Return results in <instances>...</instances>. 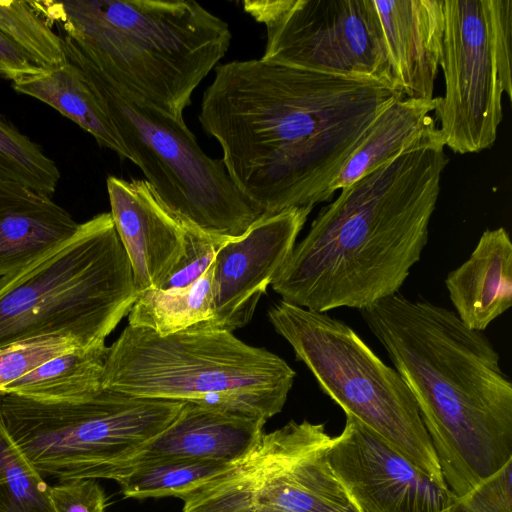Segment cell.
Returning <instances> with one entry per match:
<instances>
[{"mask_svg":"<svg viewBox=\"0 0 512 512\" xmlns=\"http://www.w3.org/2000/svg\"><path fill=\"white\" fill-rule=\"evenodd\" d=\"M402 97L373 78L234 60L215 67L198 120L241 193L271 215L330 200L376 118Z\"/></svg>","mask_w":512,"mask_h":512,"instance_id":"6da1fadb","label":"cell"},{"mask_svg":"<svg viewBox=\"0 0 512 512\" xmlns=\"http://www.w3.org/2000/svg\"><path fill=\"white\" fill-rule=\"evenodd\" d=\"M438 127L340 190L273 279L283 301L318 312L399 293L428 242L449 162Z\"/></svg>","mask_w":512,"mask_h":512,"instance_id":"7a4b0ae2","label":"cell"},{"mask_svg":"<svg viewBox=\"0 0 512 512\" xmlns=\"http://www.w3.org/2000/svg\"><path fill=\"white\" fill-rule=\"evenodd\" d=\"M359 312L410 389L456 497L512 459V383L482 332L400 292Z\"/></svg>","mask_w":512,"mask_h":512,"instance_id":"3957f363","label":"cell"},{"mask_svg":"<svg viewBox=\"0 0 512 512\" xmlns=\"http://www.w3.org/2000/svg\"><path fill=\"white\" fill-rule=\"evenodd\" d=\"M104 72L176 119L229 50V25L190 0L32 1Z\"/></svg>","mask_w":512,"mask_h":512,"instance_id":"277c9868","label":"cell"},{"mask_svg":"<svg viewBox=\"0 0 512 512\" xmlns=\"http://www.w3.org/2000/svg\"><path fill=\"white\" fill-rule=\"evenodd\" d=\"M296 377L278 355L233 332L191 327L160 336L127 325L108 347L101 385L135 397L195 402L266 420Z\"/></svg>","mask_w":512,"mask_h":512,"instance_id":"5b68a950","label":"cell"},{"mask_svg":"<svg viewBox=\"0 0 512 512\" xmlns=\"http://www.w3.org/2000/svg\"><path fill=\"white\" fill-rule=\"evenodd\" d=\"M138 292L110 212L21 269L0 277V347L69 336L81 348L105 345Z\"/></svg>","mask_w":512,"mask_h":512,"instance_id":"8992f818","label":"cell"},{"mask_svg":"<svg viewBox=\"0 0 512 512\" xmlns=\"http://www.w3.org/2000/svg\"><path fill=\"white\" fill-rule=\"evenodd\" d=\"M67 60L97 91L123 145L162 204L184 225L236 238L264 215L238 189L221 160L199 146L184 122L152 105L63 36Z\"/></svg>","mask_w":512,"mask_h":512,"instance_id":"52a82bcc","label":"cell"},{"mask_svg":"<svg viewBox=\"0 0 512 512\" xmlns=\"http://www.w3.org/2000/svg\"><path fill=\"white\" fill-rule=\"evenodd\" d=\"M268 319L345 415L447 486L410 389L352 327L283 300L270 307Z\"/></svg>","mask_w":512,"mask_h":512,"instance_id":"ba28073f","label":"cell"},{"mask_svg":"<svg viewBox=\"0 0 512 512\" xmlns=\"http://www.w3.org/2000/svg\"><path fill=\"white\" fill-rule=\"evenodd\" d=\"M184 404L104 388L74 402L0 394V414L13 441L42 477L59 482L115 481L122 466L165 430Z\"/></svg>","mask_w":512,"mask_h":512,"instance_id":"9c48e42d","label":"cell"},{"mask_svg":"<svg viewBox=\"0 0 512 512\" xmlns=\"http://www.w3.org/2000/svg\"><path fill=\"white\" fill-rule=\"evenodd\" d=\"M445 93L434 111L444 145L457 154L490 148L512 100V1L443 0Z\"/></svg>","mask_w":512,"mask_h":512,"instance_id":"30bf717a","label":"cell"},{"mask_svg":"<svg viewBox=\"0 0 512 512\" xmlns=\"http://www.w3.org/2000/svg\"><path fill=\"white\" fill-rule=\"evenodd\" d=\"M331 441L307 420L263 433L225 471L180 495L182 512H357L329 463Z\"/></svg>","mask_w":512,"mask_h":512,"instance_id":"8fae6325","label":"cell"},{"mask_svg":"<svg viewBox=\"0 0 512 512\" xmlns=\"http://www.w3.org/2000/svg\"><path fill=\"white\" fill-rule=\"evenodd\" d=\"M242 6L265 27L263 60L396 87L373 0H245Z\"/></svg>","mask_w":512,"mask_h":512,"instance_id":"7c38bea8","label":"cell"},{"mask_svg":"<svg viewBox=\"0 0 512 512\" xmlns=\"http://www.w3.org/2000/svg\"><path fill=\"white\" fill-rule=\"evenodd\" d=\"M346 416L329 463L357 512H451L455 500L402 454Z\"/></svg>","mask_w":512,"mask_h":512,"instance_id":"4fadbf2b","label":"cell"},{"mask_svg":"<svg viewBox=\"0 0 512 512\" xmlns=\"http://www.w3.org/2000/svg\"><path fill=\"white\" fill-rule=\"evenodd\" d=\"M311 211L290 208L262 215L244 234L227 240L215 256L214 315L195 327L233 332L248 324Z\"/></svg>","mask_w":512,"mask_h":512,"instance_id":"5bb4252c","label":"cell"},{"mask_svg":"<svg viewBox=\"0 0 512 512\" xmlns=\"http://www.w3.org/2000/svg\"><path fill=\"white\" fill-rule=\"evenodd\" d=\"M111 217L129 258L137 292L161 289L182 258L186 226L143 179L106 180Z\"/></svg>","mask_w":512,"mask_h":512,"instance_id":"9a60e30c","label":"cell"},{"mask_svg":"<svg viewBox=\"0 0 512 512\" xmlns=\"http://www.w3.org/2000/svg\"><path fill=\"white\" fill-rule=\"evenodd\" d=\"M266 421L242 412L185 402L177 418L122 466L115 481L131 469L161 461L234 462L259 441Z\"/></svg>","mask_w":512,"mask_h":512,"instance_id":"2e32d148","label":"cell"},{"mask_svg":"<svg viewBox=\"0 0 512 512\" xmlns=\"http://www.w3.org/2000/svg\"><path fill=\"white\" fill-rule=\"evenodd\" d=\"M396 87L432 99L444 35L443 0H373Z\"/></svg>","mask_w":512,"mask_h":512,"instance_id":"e0dca14e","label":"cell"},{"mask_svg":"<svg viewBox=\"0 0 512 512\" xmlns=\"http://www.w3.org/2000/svg\"><path fill=\"white\" fill-rule=\"evenodd\" d=\"M445 286L455 313L484 331L512 305V242L504 227L486 229L470 256L450 271Z\"/></svg>","mask_w":512,"mask_h":512,"instance_id":"ac0fdd59","label":"cell"},{"mask_svg":"<svg viewBox=\"0 0 512 512\" xmlns=\"http://www.w3.org/2000/svg\"><path fill=\"white\" fill-rule=\"evenodd\" d=\"M78 227L51 197L18 183L0 182V277L63 243Z\"/></svg>","mask_w":512,"mask_h":512,"instance_id":"d6986e66","label":"cell"},{"mask_svg":"<svg viewBox=\"0 0 512 512\" xmlns=\"http://www.w3.org/2000/svg\"><path fill=\"white\" fill-rule=\"evenodd\" d=\"M12 87L51 106L88 132L98 145L131 161L97 91L77 65L67 61L53 69H42L12 82Z\"/></svg>","mask_w":512,"mask_h":512,"instance_id":"ffe728a7","label":"cell"},{"mask_svg":"<svg viewBox=\"0 0 512 512\" xmlns=\"http://www.w3.org/2000/svg\"><path fill=\"white\" fill-rule=\"evenodd\" d=\"M440 100L441 97H403L387 106L376 118L363 143L330 184V195L333 197L336 191L389 162L437 127L431 113H434Z\"/></svg>","mask_w":512,"mask_h":512,"instance_id":"44dd1931","label":"cell"},{"mask_svg":"<svg viewBox=\"0 0 512 512\" xmlns=\"http://www.w3.org/2000/svg\"><path fill=\"white\" fill-rule=\"evenodd\" d=\"M107 349L102 345L63 353L10 383L0 394L43 402H74L90 398L102 389Z\"/></svg>","mask_w":512,"mask_h":512,"instance_id":"7402d4cb","label":"cell"},{"mask_svg":"<svg viewBox=\"0 0 512 512\" xmlns=\"http://www.w3.org/2000/svg\"><path fill=\"white\" fill-rule=\"evenodd\" d=\"M215 259L194 282L184 287L139 292L128 313V325L160 336L185 331L214 315Z\"/></svg>","mask_w":512,"mask_h":512,"instance_id":"603a6c76","label":"cell"},{"mask_svg":"<svg viewBox=\"0 0 512 512\" xmlns=\"http://www.w3.org/2000/svg\"><path fill=\"white\" fill-rule=\"evenodd\" d=\"M231 463L198 460L161 461L131 469L116 482L120 485L125 498H178L219 475Z\"/></svg>","mask_w":512,"mask_h":512,"instance_id":"cb8c5ba5","label":"cell"},{"mask_svg":"<svg viewBox=\"0 0 512 512\" xmlns=\"http://www.w3.org/2000/svg\"><path fill=\"white\" fill-rule=\"evenodd\" d=\"M0 31L41 69H53L68 61L63 38L32 1L0 0Z\"/></svg>","mask_w":512,"mask_h":512,"instance_id":"d4e9b609","label":"cell"},{"mask_svg":"<svg viewBox=\"0 0 512 512\" xmlns=\"http://www.w3.org/2000/svg\"><path fill=\"white\" fill-rule=\"evenodd\" d=\"M49 487L13 441L0 414V512H53Z\"/></svg>","mask_w":512,"mask_h":512,"instance_id":"484cf974","label":"cell"},{"mask_svg":"<svg viewBox=\"0 0 512 512\" xmlns=\"http://www.w3.org/2000/svg\"><path fill=\"white\" fill-rule=\"evenodd\" d=\"M60 171L42 148L0 118V182H14L51 197Z\"/></svg>","mask_w":512,"mask_h":512,"instance_id":"4316f807","label":"cell"},{"mask_svg":"<svg viewBox=\"0 0 512 512\" xmlns=\"http://www.w3.org/2000/svg\"><path fill=\"white\" fill-rule=\"evenodd\" d=\"M81 348L69 336H44L0 347V392L44 362Z\"/></svg>","mask_w":512,"mask_h":512,"instance_id":"83f0119b","label":"cell"},{"mask_svg":"<svg viewBox=\"0 0 512 512\" xmlns=\"http://www.w3.org/2000/svg\"><path fill=\"white\" fill-rule=\"evenodd\" d=\"M512 459L463 496L451 512H512Z\"/></svg>","mask_w":512,"mask_h":512,"instance_id":"f1b7e54d","label":"cell"},{"mask_svg":"<svg viewBox=\"0 0 512 512\" xmlns=\"http://www.w3.org/2000/svg\"><path fill=\"white\" fill-rule=\"evenodd\" d=\"M229 239L232 238H214L186 226L184 254L161 289L184 287L197 280L213 262L218 249Z\"/></svg>","mask_w":512,"mask_h":512,"instance_id":"f546056e","label":"cell"},{"mask_svg":"<svg viewBox=\"0 0 512 512\" xmlns=\"http://www.w3.org/2000/svg\"><path fill=\"white\" fill-rule=\"evenodd\" d=\"M53 512H105L107 498L96 479H74L50 486Z\"/></svg>","mask_w":512,"mask_h":512,"instance_id":"4dcf8cb0","label":"cell"},{"mask_svg":"<svg viewBox=\"0 0 512 512\" xmlns=\"http://www.w3.org/2000/svg\"><path fill=\"white\" fill-rule=\"evenodd\" d=\"M42 69L35 66L28 56L0 31V76L18 81L37 74Z\"/></svg>","mask_w":512,"mask_h":512,"instance_id":"1f68e13d","label":"cell"}]
</instances>
